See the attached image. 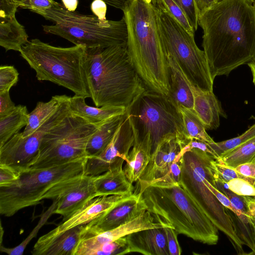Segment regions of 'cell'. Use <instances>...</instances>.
Wrapping results in <instances>:
<instances>
[{"mask_svg":"<svg viewBox=\"0 0 255 255\" xmlns=\"http://www.w3.org/2000/svg\"><path fill=\"white\" fill-rule=\"evenodd\" d=\"M19 73L13 66L0 67V93L9 91L18 81Z\"/></svg>","mask_w":255,"mask_h":255,"instance_id":"39","label":"cell"},{"mask_svg":"<svg viewBox=\"0 0 255 255\" xmlns=\"http://www.w3.org/2000/svg\"><path fill=\"white\" fill-rule=\"evenodd\" d=\"M150 157L141 148L133 145L130 151L124 171L131 182H137L146 168Z\"/></svg>","mask_w":255,"mask_h":255,"instance_id":"31","label":"cell"},{"mask_svg":"<svg viewBox=\"0 0 255 255\" xmlns=\"http://www.w3.org/2000/svg\"><path fill=\"white\" fill-rule=\"evenodd\" d=\"M125 160L121 158L107 171L94 176L97 196L129 195L134 193V187L127 178L123 167Z\"/></svg>","mask_w":255,"mask_h":255,"instance_id":"22","label":"cell"},{"mask_svg":"<svg viewBox=\"0 0 255 255\" xmlns=\"http://www.w3.org/2000/svg\"><path fill=\"white\" fill-rule=\"evenodd\" d=\"M84 227L77 226L55 236H42L34 245L32 255H75Z\"/></svg>","mask_w":255,"mask_h":255,"instance_id":"19","label":"cell"},{"mask_svg":"<svg viewBox=\"0 0 255 255\" xmlns=\"http://www.w3.org/2000/svg\"><path fill=\"white\" fill-rule=\"evenodd\" d=\"M56 206V202L55 201H53L52 205L48 208V209L44 212L41 216L40 219L37 223V225L30 232L29 235L20 244L17 246L12 248H8L3 247L2 244L0 246V250L1 252L4 253L9 255H22L26 248L27 245L29 243L30 241L34 237H35L38 232V231L41 227L46 223L48 219L50 217L53 212L55 209Z\"/></svg>","mask_w":255,"mask_h":255,"instance_id":"32","label":"cell"},{"mask_svg":"<svg viewBox=\"0 0 255 255\" xmlns=\"http://www.w3.org/2000/svg\"><path fill=\"white\" fill-rule=\"evenodd\" d=\"M255 136V123L238 136L218 142L209 144L217 159L223 153L230 150Z\"/></svg>","mask_w":255,"mask_h":255,"instance_id":"34","label":"cell"},{"mask_svg":"<svg viewBox=\"0 0 255 255\" xmlns=\"http://www.w3.org/2000/svg\"><path fill=\"white\" fill-rule=\"evenodd\" d=\"M29 113L25 106H16L9 114L0 117V147L19 132L28 123Z\"/></svg>","mask_w":255,"mask_h":255,"instance_id":"28","label":"cell"},{"mask_svg":"<svg viewBox=\"0 0 255 255\" xmlns=\"http://www.w3.org/2000/svg\"><path fill=\"white\" fill-rule=\"evenodd\" d=\"M227 184L231 191L238 195L255 198V185L246 180L234 179Z\"/></svg>","mask_w":255,"mask_h":255,"instance_id":"41","label":"cell"},{"mask_svg":"<svg viewBox=\"0 0 255 255\" xmlns=\"http://www.w3.org/2000/svg\"><path fill=\"white\" fill-rule=\"evenodd\" d=\"M139 193L146 210L173 226L178 234L208 245L219 241L218 229L179 184H150Z\"/></svg>","mask_w":255,"mask_h":255,"instance_id":"4","label":"cell"},{"mask_svg":"<svg viewBox=\"0 0 255 255\" xmlns=\"http://www.w3.org/2000/svg\"><path fill=\"white\" fill-rule=\"evenodd\" d=\"M215 187L229 198L233 206L239 213L250 218L248 213L251 197L240 195L234 193L229 188L227 183L215 181Z\"/></svg>","mask_w":255,"mask_h":255,"instance_id":"36","label":"cell"},{"mask_svg":"<svg viewBox=\"0 0 255 255\" xmlns=\"http://www.w3.org/2000/svg\"><path fill=\"white\" fill-rule=\"evenodd\" d=\"M126 113L133 133L134 145L150 157L167 139L176 137L183 147L189 142L179 108L168 96L146 88L127 107Z\"/></svg>","mask_w":255,"mask_h":255,"instance_id":"5","label":"cell"},{"mask_svg":"<svg viewBox=\"0 0 255 255\" xmlns=\"http://www.w3.org/2000/svg\"><path fill=\"white\" fill-rule=\"evenodd\" d=\"M126 238L128 254L169 255L164 228L142 230L127 235Z\"/></svg>","mask_w":255,"mask_h":255,"instance_id":"20","label":"cell"},{"mask_svg":"<svg viewBox=\"0 0 255 255\" xmlns=\"http://www.w3.org/2000/svg\"><path fill=\"white\" fill-rule=\"evenodd\" d=\"M54 0H20V7L35 12L51 8L55 3Z\"/></svg>","mask_w":255,"mask_h":255,"instance_id":"43","label":"cell"},{"mask_svg":"<svg viewBox=\"0 0 255 255\" xmlns=\"http://www.w3.org/2000/svg\"><path fill=\"white\" fill-rule=\"evenodd\" d=\"M66 95H55L48 102H38L34 110L29 113L28 123L21 132L27 137L38 129L58 109Z\"/></svg>","mask_w":255,"mask_h":255,"instance_id":"27","label":"cell"},{"mask_svg":"<svg viewBox=\"0 0 255 255\" xmlns=\"http://www.w3.org/2000/svg\"><path fill=\"white\" fill-rule=\"evenodd\" d=\"M95 197L94 176L82 173L58 183L45 194L42 200L55 201L53 214L61 215L63 220Z\"/></svg>","mask_w":255,"mask_h":255,"instance_id":"13","label":"cell"},{"mask_svg":"<svg viewBox=\"0 0 255 255\" xmlns=\"http://www.w3.org/2000/svg\"><path fill=\"white\" fill-rule=\"evenodd\" d=\"M63 6L70 11H75L77 8L78 0H61Z\"/></svg>","mask_w":255,"mask_h":255,"instance_id":"50","label":"cell"},{"mask_svg":"<svg viewBox=\"0 0 255 255\" xmlns=\"http://www.w3.org/2000/svg\"><path fill=\"white\" fill-rule=\"evenodd\" d=\"M85 99L75 95L70 97L71 111L92 124L101 123L112 117L124 115L126 111L127 108L122 106H91L86 103Z\"/></svg>","mask_w":255,"mask_h":255,"instance_id":"24","label":"cell"},{"mask_svg":"<svg viewBox=\"0 0 255 255\" xmlns=\"http://www.w3.org/2000/svg\"><path fill=\"white\" fill-rule=\"evenodd\" d=\"M156 7L169 13L191 34L195 31L190 25L183 11L173 0H150Z\"/></svg>","mask_w":255,"mask_h":255,"instance_id":"35","label":"cell"},{"mask_svg":"<svg viewBox=\"0 0 255 255\" xmlns=\"http://www.w3.org/2000/svg\"><path fill=\"white\" fill-rule=\"evenodd\" d=\"M122 11L127 27V49L139 76L148 89L168 96L169 69L155 6L150 0H128Z\"/></svg>","mask_w":255,"mask_h":255,"instance_id":"2","label":"cell"},{"mask_svg":"<svg viewBox=\"0 0 255 255\" xmlns=\"http://www.w3.org/2000/svg\"><path fill=\"white\" fill-rule=\"evenodd\" d=\"M131 195H113L94 197L63 220L57 227L45 235L48 236H55L72 228L87 225L105 216L113 208L128 198Z\"/></svg>","mask_w":255,"mask_h":255,"instance_id":"16","label":"cell"},{"mask_svg":"<svg viewBox=\"0 0 255 255\" xmlns=\"http://www.w3.org/2000/svg\"><path fill=\"white\" fill-rule=\"evenodd\" d=\"M250 67L251 71L252 73L253 76V82L255 85V62L249 64L248 65Z\"/></svg>","mask_w":255,"mask_h":255,"instance_id":"52","label":"cell"},{"mask_svg":"<svg viewBox=\"0 0 255 255\" xmlns=\"http://www.w3.org/2000/svg\"><path fill=\"white\" fill-rule=\"evenodd\" d=\"M213 78L255 62L254 0H221L199 15Z\"/></svg>","mask_w":255,"mask_h":255,"instance_id":"1","label":"cell"},{"mask_svg":"<svg viewBox=\"0 0 255 255\" xmlns=\"http://www.w3.org/2000/svg\"><path fill=\"white\" fill-rule=\"evenodd\" d=\"M181 156L179 154L177 155L166 174L151 182L148 185L152 184L156 185L179 184L181 175L180 162Z\"/></svg>","mask_w":255,"mask_h":255,"instance_id":"38","label":"cell"},{"mask_svg":"<svg viewBox=\"0 0 255 255\" xmlns=\"http://www.w3.org/2000/svg\"><path fill=\"white\" fill-rule=\"evenodd\" d=\"M124 115L112 117L101 123L97 130L87 142V158L97 156L105 149L112 139Z\"/></svg>","mask_w":255,"mask_h":255,"instance_id":"26","label":"cell"},{"mask_svg":"<svg viewBox=\"0 0 255 255\" xmlns=\"http://www.w3.org/2000/svg\"><path fill=\"white\" fill-rule=\"evenodd\" d=\"M20 172L5 164H0V187L10 185L17 180Z\"/></svg>","mask_w":255,"mask_h":255,"instance_id":"42","label":"cell"},{"mask_svg":"<svg viewBox=\"0 0 255 255\" xmlns=\"http://www.w3.org/2000/svg\"><path fill=\"white\" fill-rule=\"evenodd\" d=\"M248 215L255 225V198L252 197L250 199Z\"/></svg>","mask_w":255,"mask_h":255,"instance_id":"51","label":"cell"},{"mask_svg":"<svg viewBox=\"0 0 255 255\" xmlns=\"http://www.w3.org/2000/svg\"><path fill=\"white\" fill-rule=\"evenodd\" d=\"M156 8L159 34L166 56L178 63L191 83L204 91H213V78L204 50L194 35L167 12Z\"/></svg>","mask_w":255,"mask_h":255,"instance_id":"10","label":"cell"},{"mask_svg":"<svg viewBox=\"0 0 255 255\" xmlns=\"http://www.w3.org/2000/svg\"><path fill=\"white\" fill-rule=\"evenodd\" d=\"M215 158L198 148L185 152L180 158L181 175L179 185L203 212L228 238L238 255H246L243 244L235 231L225 208L206 185L204 178L211 170Z\"/></svg>","mask_w":255,"mask_h":255,"instance_id":"8","label":"cell"},{"mask_svg":"<svg viewBox=\"0 0 255 255\" xmlns=\"http://www.w3.org/2000/svg\"><path fill=\"white\" fill-rule=\"evenodd\" d=\"M28 38L24 27L18 22L15 16L0 18V45L6 51L19 52L29 42Z\"/></svg>","mask_w":255,"mask_h":255,"instance_id":"25","label":"cell"},{"mask_svg":"<svg viewBox=\"0 0 255 255\" xmlns=\"http://www.w3.org/2000/svg\"><path fill=\"white\" fill-rule=\"evenodd\" d=\"M164 229L166 234L169 255H181V249L177 240L178 234L173 228L165 227Z\"/></svg>","mask_w":255,"mask_h":255,"instance_id":"44","label":"cell"},{"mask_svg":"<svg viewBox=\"0 0 255 255\" xmlns=\"http://www.w3.org/2000/svg\"><path fill=\"white\" fill-rule=\"evenodd\" d=\"M100 124H92L71 111L43 136L30 168H46L87 157L86 148Z\"/></svg>","mask_w":255,"mask_h":255,"instance_id":"11","label":"cell"},{"mask_svg":"<svg viewBox=\"0 0 255 255\" xmlns=\"http://www.w3.org/2000/svg\"><path fill=\"white\" fill-rule=\"evenodd\" d=\"M69 98L66 96L56 111L31 135L23 137L21 132H18L0 147V164L9 166L19 172L29 168L37 156L44 135L71 112Z\"/></svg>","mask_w":255,"mask_h":255,"instance_id":"12","label":"cell"},{"mask_svg":"<svg viewBox=\"0 0 255 255\" xmlns=\"http://www.w3.org/2000/svg\"><path fill=\"white\" fill-rule=\"evenodd\" d=\"M15 107L16 106L10 99L9 91L0 93V117L9 114Z\"/></svg>","mask_w":255,"mask_h":255,"instance_id":"45","label":"cell"},{"mask_svg":"<svg viewBox=\"0 0 255 255\" xmlns=\"http://www.w3.org/2000/svg\"><path fill=\"white\" fill-rule=\"evenodd\" d=\"M233 169L246 177L255 178V163L240 164Z\"/></svg>","mask_w":255,"mask_h":255,"instance_id":"47","label":"cell"},{"mask_svg":"<svg viewBox=\"0 0 255 255\" xmlns=\"http://www.w3.org/2000/svg\"><path fill=\"white\" fill-rule=\"evenodd\" d=\"M87 157L46 168H29L17 180L0 187V214L11 217L18 211L39 204L45 194L58 183L84 173Z\"/></svg>","mask_w":255,"mask_h":255,"instance_id":"9","label":"cell"},{"mask_svg":"<svg viewBox=\"0 0 255 255\" xmlns=\"http://www.w3.org/2000/svg\"><path fill=\"white\" fill-rule=\"evenodd\" d=\"M19 52L35 71L38 80L50 81L75 95L90 98L86 72V46L57 47L33 39Z\"/></svg>","mask_w":255,"mask_h":255,"instance_id":"6","label":"cell"},{"mask_svg":"<svg viewBox=\"0 0 255 255\" xmlns=\"http://www.w3.org/2000/svg\"><path fill=\"white\" fill-rule=\"evenodd\" d=\"M107 3L103 0H93L91 4V9L98 18L106 19Z\"/></svg>","mask_w":255,"mask_h":255,"instance_id":"46","label":"cell"},{"mask_svg":"<svg viewBox=\"0 0 255 255\" xmlns=\"http://www.w3.org/2000/svg\"><path fill=\"white\" fill-rule=\"evenodd\" d=\"M254 5H255V0H254Z\"/></svg>","mask_w":255,"mask_h":255,"instance_id":"54","label":"cell"},{"mask_svg":"<svg viewBox=\"0 0 255 255\" xmlns=\"http://www.w3.org/2000/svg\"><path fill=\"white\" fill-rule=\"evenodd\" d=\"M107 4L117 8L123 9L128 0H103Z\"/></svg>","mask_w":255,"mask_h":255,"instance_id":"49","label":"cell"},{"mask_svg":"<svg viewBox=\"0 0 255 255\" xmlns=\"http://www.w3.org/2000/svg\"><path fill=\"white\" fill-rule=\"evenodd\" d=\"M146 210L139 193L134 192L105 216L85 225L86 230L100 233L115 229L134 219Z\"/></svg>","mask_w":255,"mask_h":255,"instance_id":"18","label":"cell"},{"mask_svg":"<svg viewBox=\"0 0 255 255\" xmlns=\"http://www.w3.org/2000/svg\"><path fill=\"white\" fill-rule=\"evenodd\" d=\"M193 95V110L207 130L217 129L220 117L227 118L220 101L213 91H204L191 84Z\"/></svg>","mask_w":255,"mask_h":255,"instance_id":"21","label":"cell"},{"mask_svg":"<svg viewBox=\"0 0 255 255\" xmlns=\"http://www.w3.org/2000/svg\"><path fill=\"white\" fill-rule=\"evenodd\" d=\"M128 253L126 236L115 241L99 245L86 250L83 255H118Z\"/></svg>","mask_w":255,"mask_h":255,"instance_id":"33","label":"cell"},{"mask_svg":"<svg viewBox=\"0 0 255 255\" xmlns=\"http://www.w3.org/2000/svg\"><path fill=\"white\" fill-rule=\"evenodd\" d=\"M212 167L215 181L228 183L234 179L241 178L255 185V178L246 177L234 169L218 162L216 159L212 162Z\"/></svg>","mask_w":255,"mask_h":255,"instance_id":"37","label":"cell"},{"mask_svg":"<svg viewBox=\"0 0 255 255\" xmlns=\"http://www.w3.org/2000/svg\"><path fill=\"white\" fill-rule=\"evenodd\" d=\"M216 160L231 168L246 163H255V136L223 153Z\"/></svg>","mask_w":255,"mask_h":255,"instance_id":"29","label":"cell"},{"mask_svg":"<svg viewBox=\"0 0 255 255\" xmlns=\"http://www.w3.org/2000/svg\"><path fill=\"white\" fill-rule=\"evenodd\" d=\"M183 147L176 137L161 143L151 154L146 168L136 182L134 191L143 189L151 182L166 174Z\"/></svg>","mask_w":255,"mask_h":255,"instance_id":"17","label":"cell"},{"mask_svg":"<svg viewBox=\"0 0 255 255\" xmlns=\"http://www.w3.org/2000/svg\"><path fill=\"white\" fill-rule=\"evenodd\" d=\"M183 11L195 32L198 26V12L194 0H173Z\"/></svg>","mask_w":255,"mask_h":255,"instance_id":"40","label":"cell"},{"mask_svg":"<svg viewBox=\"0 0 255 255\" xmlns=\"http://www.w3.org/2000/svg\"><path fill=\"white\" fill-rule=\"evenodd\" d=\"M167 57L169 69L170 91L169 96L180 108L193 109V95L191 83L184 74L176 61L170 56Z\"/></svg>","mask_w":255,"mask_h":255,"instance_id":"23","label":"cell"},{"mask_svg":"<svg viewBox=\"0 0 255 255\" xmlns=\"http://www.w3.org/2000/svg\"><path fill=\"white\" fill-rule=\"evenodd\" d=\"M183 120L184 133L187 140L196 139L211 144L215 141L206 132V129L193 109L179 108Z\"/></svg>","mask_w":255,"mask_h":255,"instance_id":"30","label":"cell"},{"mask_svg":"<svg viewBox=\"0 0 255 255\" xmlns=\"http://www.w3.org/2000/svg\"><path fill=\"white\" fill-rule=\"evenodd\" d=\"M35 13L54 23L43 26L45 32L62 37L75 45L89 49L127 45V27L123 17L119 20H101L96 16L69 11L56 1L51 8Z\"/></svg>","mask_w":255,"mask_h":255,"instance_id":"7","label":"cell"},{"mask_svg":"<svg viewBox=\"0 0 255 255\" xmlns=\"http://www.w3.org/2000/svg\"><path fill=\"white\" fill-rule=\"evenodd\" d=\"M220 0H216V2L219 1Z\"/></svg>","mask_w":255,"mask_h":255,"instance_id":"53","label":"cell"},{"mask_svg":"<svg viewBox=\"0 0 255 255\" xmlns=\"http://www.w3.org/2000/svg\"><path fill=\"white\" fill-rule=\"evenodd\" d=\"M199 15L210 8L217 2L216 0H194Z\"/></svg>","mask_w":255,"mask_h":255,"instance_id":"48","label":"cell"},{"mask_svg":"<svg viewBox=\"0 0 255 255\" xmlns=\"http://www.w3.org/2000/svg\"><path fill=\"white\" fill-rule=\"evenodd\" d=\"M86 72L90 98L97 107H127L147 87L127 45L87 48Z\"/></svg>","mask_w":255,"mask_h":255,"instance_id":"3","label":"cell"},{"mask_svg":"<svg viewBox=\"0 0 255 255\" xmlns=\"http://www.w3.org/2000/svg\"><path fill=\"white\" fill-rule=\"evenodd\" d=\"M134 142L133 133L125 113L112 139L105 149L98 155L87 158L84 174L97 176L110 169L121 158L126 161Z\"/></svg>","mask_w":255,"mask_h":255,"instance_id":"14","label":"cell"},{"mask_svg":"<svg viewBox=\"0 0 255 255\" xmlns=\"http://www.w3.org/2000/svg\"><path fill=\"white\" fill-rule=\"evenodd\" d=\"M164 227L173 228L172 225L161 220L158 216L154 215L147 210L124 224L103 232L94 233L87 231L85 225L75 255H83L91 248L115 241L135 232Z\"/></svg>","mask_w":255,"mask_h":255,"instance_id":"15","label":"cell"}]
</instances>
